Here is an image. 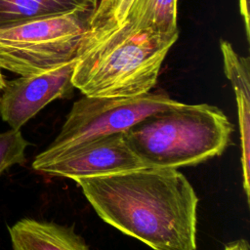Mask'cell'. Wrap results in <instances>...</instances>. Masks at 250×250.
Instances as JSON below:
<instances>
[{"label": "cell", "instance_id": "cell-2", "mask_svg": "<svg viewBox=\"0 0 250 250\" xmlns=\"http://www.w3.org/2000/svg\"><path fill=\"white\" fill-rule=\"evenodd\" d=\"M232 131L231 122L219 107L180 103L147 115L123 134L145 166L178 169L221 155Z\"/></svg>", "mask_w": 250, "mask_h": 250}, {"label": "cell", "instance_id": "cell-6", "mask_svg": "<svg viewBox=\"0 0 250 250\" xmlns=\"http://www.w3.org/2000/svg\"><path fill=\"white\" fill-rule=\"evenodd\" d=\"M124 134L90 139L55 151L43 150L32 162L40 173L69 179L96 177L144 167Z\"/></svg>", "mask_w": 250, "mask_h": 250}, {"label": "cell", "instance_id": "cell-13", "mask_svg": "<svg viewBox=\"0 0 250 250\" xmlns=\"http://www.w3.org/2000/svg\"><path fill=\"white\" fill-rule=\"evenodd\" d=\"M28 146L21 130L10 129L0 133V174L14 165L24 163Z\"/></svg>", "mask_w": 250, "mask_h": 250}, {"label": "cell", "instance_id": "cell-12", "mask_svg": "<svg viewBox=\"0 0 250 250\" xmlns=\"http://www.w3.org/2000/svg\"><path fill=\"white\" fill-rule=\"evenodd\" d=\"M133 1L134 0H99L93 12L78 58L95 47L123 23Z\"/></svg>", "mask_w": 250, "mask_h": 250}, {"label": "cell", "instance_id": "cell-3", "mask_svg": "<svg viewBox=\"0 0 250 250\" xmlns=\"http://www.w3.org/2000/svg\"><path fill=\"white\" fill-rule=\"evenodd\" d=\"M177 39L122 24L77 59L73 86L89 97L146 94Z\"/></svg>", "mask_w": 250, "mask_h": 250}, {"label": "cell", "instance_id": "cell-1", "mask_svg": "<svg viewBox=\"0 0 250 250\" xmlns=\"http://www.w3.org/2000/svg\"><path fill=\"white\" fill-rule=\"evenodd\" d=\"M73 181L122 233L153 250H196L198 196L178 169L144 166Z\"/></svg>", "mask_w": 250, "mask_h": 250}, {"label": "cell", "instance_id": "cell-11", "mask_svg": "<svg viewBox=\"0 0 250 250\" xmlns=\"http://www.w3.org/2000/svg\"><path fill=\"white\" fill-rule=\"evenodd\" d=\"M99 0H0V27L77 9H94Z\"/></svg>", "mask_w": 250, "mask_h": 250}, {"label": "cell", "instance_id": "cell-10", "mask_svg": "<svg viewBox=\"0 0 250 250\" xmlns=\"http://www.w3.org/2000/svg\"><path fill=\"white\" fill-rule=\"evenodd\" d=\"M177 18L178 0H134L122 24L163 36L179 37Z\"/></svg>", "mask_w": 250, "mask_h": 250}, {"label": "cell", "instance_id": "cell-4", "mask_svg": "<svg viewBox=\"0 0 250 250\" xmlns=\"http://www.w3.org/2000/svg\"><path fill=\"white\" fill-rule=\"evenodd\" d=\"M93 12L77 9L0 27V69L24 76L77 60Z\"/></svg>", "mask_w": 250, "mask_h": 250}, {"label": "cell", "instance_id": "cell-7", "mask_svg": "<svg viewBox=\"0 0 250 250\" xmlns=\"http://www.w3.org/2000/svg\"><path fill=\"white\" fill-rule=\"evenodd\" d=\"M76 61L48 71L6 81L0 98V115L11 129L20 130L48 104L72 95Z\"/></svg>", "mask_w": 250, "mask_h": 250}, {"label": "cell", "instance_id": "cell-15", "mask_svg": "<svg viewBox=\"0 0 250 250\" xmlns=\"http://www.w3.org/2000/svg\"><path fill=\"white\" fill-rule=\"evenodd\" d=\"M224 250H250V246L247 240L240 238L226 244Z\"/></svg>", "mask_w": 250, "mask_h": 250}, {"label": "cell", "instance_id": "cell-9", "mask_svg": "<svg viewBox=\"0 0 250 250\" xmlns=\"http://www.w3.org/2000/svg\"><path fill=\"white\" fill-rule=\"evenodd\" d=\"M12 250H90L70 227L24 218L8 227Z\"/></svg>", "mask_w": 250, "mask_h": 250}, {"label": "cell", "instance_id": "cell-16", "mask_svg": "<svg viewBox=\"0 0 250 250\" xmlns=\"http://www.w3.org/2000/svg\"><path fill=\"white\" fill-rule=\"evenodd\" d=\"M5 84H6V80H5V78H4V76H3V74H2V73H1V71H0V92L4 89Z\"/></svg>", "mask_w": 250, "mask_h": 250}, {"label": "cell", "instance_id": "cell-14", "mask_svg": "<svg viewBox=\"0 0 250 250\" xmlns=\"http://www.w3.org/2000/svg\"><path fill=\"white\" fill-rule=\"evenodd\" d=\"M239 12L242 17L246 39L250 40V0H238Z\"/></svg>", "mask_w": 250, "mask_h": 250}, {"label": "cell", "instance_id": "cell-5", "mask_svg": "<svg viewBox=\"0 0 250 250\" xmlns=\"http://www.w3.org/2000/svg\"><path fill=\"white\" fill-rule=\"evenodd\" d=\"M180 103L163 92L133 97L84 96L73 103L60 133L44 150L55 151L90 139L124 133L147 115Z\"/></svg>", "mask_w": 250, "mask_h": 250}, {"label": "cell", "instance_id": "cell-8", "mask_svg": "<svg viewBox=\"0 0 250 250\" xmlns=\"http://www.w3.org/2000/svg\"><path fill=\"white\" fill-rule=\"evenodd\" d=\"M224 72L235 95L241 145L242 188L250 198V59L240 56L227 40H221Z\"/></svg>", "mask_w": 250, "mask_h": 250}]
</instances>
